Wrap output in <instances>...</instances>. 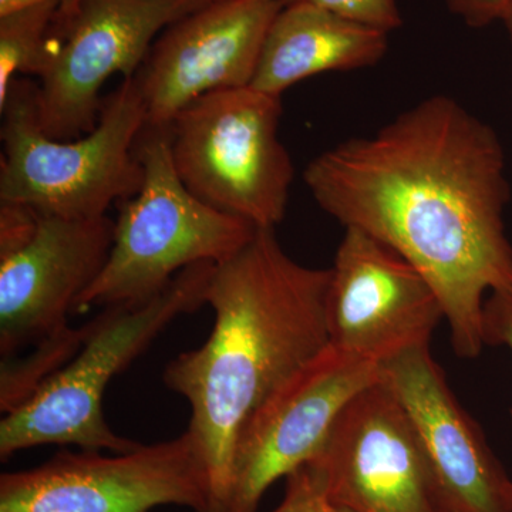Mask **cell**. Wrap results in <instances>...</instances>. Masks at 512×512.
Instances as JSON below:
<instances>
[{"mask_svg": "<svg viewBox=\"0 0 512 512\" xmlns=\"http://www.w3.org/2000/svg\"><path fill=\"white\" fill-rule=\"evenodd\" d=\"M323 211L399 252L439 295L457 356L484 348L488 293L512 284L505 156L493 128L437 94L373 136L350 138L303 173Z\"/></svg>", "mask_w": 512, "mask_h": 512, "instance_id": "6da1fadb", "label": "cell"}, {"mask_svg": "<svg viewBox=\"0 0 512 512\" xmlns=\"http://www.w3.org/2000/svg\"><path fill=\"white\" fill-rule=\"evenodd\" d=\"M329 278V268L286 254L271 228L215 265L207 291L214 328L164 372L168 389L190 404L187 433L210 477V512L227 511L235 448L248 421L329 345Z\"/></svg>", "mask_w": 512, "mask_h": 512, "instance_id": "7a4b0ae2", "label": "cell"}, {"mask_svg": "<svg viewBox=\"0 0 512 512\" xmlns=\"http://www.w3.org/2000/svg\"><path fill=\"white\" fill-rule=\"evenodd\" d=\"M0 113V201L89 220L107 217L111 205L140 191L144 168L136 146L147 116L134 77L103 101L94 130L73 140H56L42 130L32 80L12 83Z\"/></svg>", "mask_w": 512, "mask_h": 512, "instance_id": "3957f363", "label": "cell"}, {"mask_svg": "<svg viewBox=\"0 0 512 512\" xmlns=\"http://www.w3.org/2000/svg\"><path fill=\"white\" fill-rule=\"evenodd\" d=\"M214 268L208 262L192 265L150 301L103 309L79 352L3 417L0 458L49 444L111 453L136 450L140 444L110 429L104 393L170 323L207 303Z\"/></svg>", "mask_w": 512, "mask_h": 512, "instance_id": "277c9868", "label": "cell"}, {"mask_svg": "<svg viewBox=\"0 0 512 512\" xmlns=\"http://www.w3.org/2000/svg\"><path fill=\"white\" fill-rule=\"evenodd\" d=\"M136 151L143 185L120 202L109 258L74 312L150 301L184 269L227 261L258 231L185 187L174 168L168 128H144Z\"/></svg>", "mask_w": 512, "mask_h": 512, "instance_id": "5b68a950", "label": "cell"}, {"mask_svg": "<svg viewBox=\"0 0 512 512\" xmlns=\"http://www.w3.org/2000/svg\"><path fill=\"white\" fill-rule=\"evenodd\" d=\"M281 117L282 97L251 86L205 94L168 126L178 177L210 207L275 229L295 177L279 140Z\"/></svg>", "mask_w": 512, "mask_h": 512, "instance_id": "8992f818", "label": "cell"}, {"mask_svg": "<svg viewBox=\"0 0 512 512\" xmlns=\"http://www.w3.org/2000/svg\"><path fill=\"white\" fill-rule=\"evenodd\" d=\"M212 0H70L57 9L36 77L47 136L73 140L99 123L101 89L133 79L168 26Z\"/></svg>", "mask_w": 512, "mask_h": 512, "instance_id": "52a82bcc", "label": "cell"}, {"mask_svg": "<svg viewBox=\"0 0 512 512\" xmlns=\"http://www.w3.org/2000/svg\"><path fill=\"white\" fill-rule=\"evenodd\" d=\"M210 512L207 467L190 434L128 453L62 451L42 466L0 476V512Z\"/></svg>", "mask_w": 512, "mask_h": 512, "instance_id": "ba28073f", "label": "cell"}, {"mask_svg": "<svg viewBox=\"0 0 512 512\" xmlns=\"http://www.w3.org/2000/svg\"><path fill=\"white\" fill-rule=\"evenodd\" d=\"M113 239L109 217L69 220L40 214L25 244L0 252L3 360L25 349L79 348L86 342L94 320L72 329L67 318L106 265Z\"/></svg>", "mask_w": 512, "mask_h": 512, "instance_id": "9c48e42d", "label": "cell"}, {"mask_svg": "<svg viewBox=\"0 0 512 512\" xmlns=\"http://www.w3.org/2000/svg\"><path fill=\"white\" fill-rule=\"evenodd\" d=\"M379 380L380 365L330 343L289 377L239 436L225 512H256L279 478L311 463L346 404Z\"/></svg>", "mask_w": 512, "mask_h": 512, "instance_id": "30bf717a", "label": "cell"}, {"mask_svg": "<svg viewBox=\"0 0 512 512\" xmlns=\"http://www.w3.org/2000/svg\"><path fill=\"white\" fill-rule=\"evenodd\" d=\"M326 292L329 343L384 365L404 353L430 348L443 305L419 269L389 245L345 228Z\"/></svg>", "mask_w": 512, "mask_h": 512, "instance_id": "8fae6325", "label": "cell"}, {"mask_svg": "<svg viewBox=\"0 0 512 512\" xmlns=\"http://www.w3.org/2000/svg\"><path fill=\"white\" fill-rule=\"evenodd\" d=\"M308 464L357 512H443L412 419L382 379L346 404Z\"/></svg>", "mask_w": 512, "mask_h": 512, "instance_id": "7c38bea8", "label": "cell"}, {"mask_svg": "<svg viewBox=\"0 0 512 512\" xmlns=\"http://www.w3.org/2000/svg\"><path fill=\"white\" fill-rule=\"evenodd\" d=\"M279 0H212L157 37L134 80L146 128L165 130L195 100L251 86Z\"/></svg>", "mask_w": 512, "mask_h": 512, "instance_id": "4fadbf2b", "label": "cell"}, {"mask_svg": "<svg viewBox=\"0 0 512 512\" xmlns=\"http://www.w3.org/2000/svg\"><path fill=\"white\" fill-rule=\"evenodd\" d=\"M419 436L443 512H512V478L448 386L430 348L380 366Z\"/></svg>", "mask_w": 512, "mask_h": 512, "instance_id": "5bb4252c", "label": "cell"}, {"mask_svg": "<svg viewBox=\"0 0 512 512\" xmlns=\"http://www.w3.org/2000/svg\"><path fill=\"white\" fill-rule=\"evenodd\" d=\"M389 49V33L329 10L282 6L266 33L251 87L282 97L309 77L376 66Z\"/></svg>", "mask_w": 512, "mask_h": 512, "instance_id": "9a60e30c", "label": "cell"}, {"mask_svg": "<svg viewBox=\"0 0 512 512\" xmlns=\"http://www.w3.org/2000/svg\"><path fill=\"white\" fill-rule=\"evenodd\" d=\"M59 2L0 15V104L20 74L36 76Z\"/></svg>", "mask_w": 512, "mask_h": 512, "instance_id": "2e32d148", "label": "cell"}, {"mask_svg": "<svg viewBox=\"0 0 512 512\" xmlns=\"http://www.w3.org/2000/svg\"><path fill=\"white\" fill-rule=\"evenodd\" d=\"M272 512H357L330 497L318 471L305 464L286 477L285 497Z\"/></svg>", "mask_w": 512, "mask_h": 512, "instance_id": "e0dca14e", "label": "cell"}, {"mask_svg": "<svg viewBox=\"0 0 512 512\" xmlns=\"http://www.w3.org/2000/svg\"><path fill=\"white\" fill-rule=\"evenodd\" d=\"M281 6L306 3L335 15L390 33L403 25L397 0H279Z\"/></svg>", "mask_w": 512, "mask_h": 512, "instance_id": "ac0fdd59", "label": "cell"}, {"mask_svg": "<svg viewBox=\"0 0 512 512\" xmlns=\"http://www.w3.org/2000/svg\"><path fill=\"white\" fill-rule=\"evenodd\" d=\"M484 346H504L512 353V284L488 293L481 316Z\"/></svg>", "mask_w": 512, "mask_h": 512, "instance_id": "d6986e66", "label": "cell"}, {"mask_svg": "<svg viewBox=\"0 0 512 512\" xmlns=\"http://www.w3.org/2000/svg\"><path fill=\"white\" fill-rule=\"evenodd\" d=\"M451 13L471 28H484L497 20L503 22L511 0H446Z\"/></svg>", "mask_w": 512, "mask_h": 512, "instance_id": "ffe728a7", "label": "cell"}, {"mask_svg": "<svg viewBox=\"0 0 512 512\" xmlns=\"http://www.w3.org/2000/svg\"><path fill=\"white\" fill-rule=\"evenodd\" d=\"M47 2H59L62 5V3L70 2V0H0V15Z\"/></svg>", "mask_w": 512, "mask_h": 512, "instance_id": "44dd1931", "label": "cell"}, {"mask_svg": "<svg viewBox=\"0 0 512 512\" xmlns=\"http://www.w3.org/2000/svg\"><path fill=\"white\" fill-rule=\"evenodd\" d=\"M503 23L505 25V29H507L508 36H510L512 43V0L510 2V6H508L507 12H505Z\"/></svg>", "mask_w": 512, "mask_h": 512, "instance_id": "7402d4cb", "label": "cell"}, {"mask_svg": "<svg viewBox=\"0 0 512 512\" xmlns=\"http://www.w3.org/2000/svg\"><path fill=\"white\" fill-rule=\"evenodd\" d=\"M510 419H511V427H512V409H511V412H510Z\"/></svg>", "mask_w": 512, "mask_h": 512, "instance_id": "603a6c76", "label": "cell"}]
</instances>
